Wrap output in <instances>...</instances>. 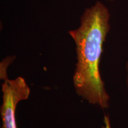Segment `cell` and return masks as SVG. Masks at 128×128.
Listing matches in <instances>:
<instances>
[{
    "instance_id": "cell-1",
    "label": "cell",
    "mask_w": 128,
    "mask_h": 128,
    "mask_svg": "<svg viewBox=\"0 0 128 128\" xmlns=\"http://www.w3.org/2000/svg\"><path fill=\"white\" fill-rule=\"evenodd\" d=\"M110 13L100 1L85 10L80 26L68 33L76 45V68L73 76L76 92L88 103L102 108L109 106L110 97L101 77L99 64L103 44L110 30Z\"/></svg>"
},
{
    "instance_id": "cell-2",
    "label": "cell",
    "mask_w": 128,
    "mask_h": 128,
    "mask_svg": "<svg viewBox=\"0 0 128 128\" xmlns=\"http://www.w3.org/2000/svg\"><path fill=\"white\" fill-rule=\"evenodd\" d=\"M2 84V104L1 107L2 128H17L16 121V110L19 102L29 97L30 88L23 78L14 80L3 78Z\"/></svg>"
},
{
    "instance_id": "cell-3",
    "label": "cell",
    "mask_w": 128,
    "mask_h": 128,
    "mask_svg": "<svg viewBox=\"0 0 128 128\" xmlns=\"http://www.w3.org/2000/svg\"><path fill=\"white\" fill-rule=\"evenodd\" d=\"M104 121L105 127L103 128H111V126H110L109 117L107 116V115H105L104 118Z\"/></svg>"
},
{
    "instance_id": "cell-4",
    "label": "cell",
    "mask_w": 128,
    "mask_h": 128,
    "mask_svg": "<svg viewBox=\"0 0 128 128\" xmlns=\"http://www.w3.org/2000/svg\"><path fill=\"white\" fill-rule=\"evenodd\" d=\"M126 71H127V80H126V82H127V86H128V61L127 63H126Z\"/></svg>"
}]
</instances>
